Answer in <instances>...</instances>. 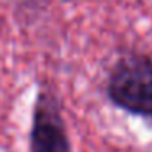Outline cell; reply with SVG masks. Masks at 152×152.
<instances>
[{"label":"cell","instance_id":"cell-2","mask_svg":"<svg viewBox=\"0 0 152 152\" xmlns=\"http://www.w3.org/2000/svg\"><path fill=\"white\" fill-rule=\"evenodd\" d=\"M30 152H72L61 103L51 92H39L30 131Z\"/></svg>","mask_w":152,"mask_h":152},{"label":"cell","instance_id":"cell-1","mask_svg":"<svg viewBox=\"0 0 152 152\" xmlns=\"http://www.w3.org/2000/svg\"><path fill=\"white\" fill-rule=\"evenodd\" d=\"M108 98L116 106L139 116H152V57L123 54L111 67L106 82Z\"/></svg>","mask_w":152,"mask_h":152}]
</instances>
